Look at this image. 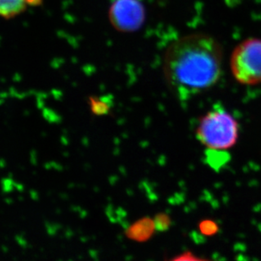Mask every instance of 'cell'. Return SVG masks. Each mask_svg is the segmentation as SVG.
<instances>
[{"label":"cell","instance_id":"1","mask_svg":"<svg viewBox=\"0 0 261 261\" xmlns=\"http://www.w3.org/2000/svg\"><path fill=\"white\" fill-rule=\"evenodd\" d=\"M223 50L216 38L203 32L185 35L164 54L163 74L171 91L181 101L208 91L219 82Z\"/></svg>","mask_w":261,"mask_h":261},{"label":"cell","instance_id":"5","mask_svg":"<svg viewBox=\"0 0 261 261\" xmlns=\"http://www.w3.org/2000/svg\"><path fill=\"white\" fill-rule=\"evenodd\" d=\"M42 4V0H0V18L12 19Z\"/></svg>","mask_w":261,"mask_h":261},{"label":"cell","instance_id":"6","mask_svg":"<svg viewBox=\"0 0 261 261\" xmlns=\"http://www.w3.org/2000/svg\"><path fill=\"white\" fill-rule=\"evenodd\" d=\"M90 105H91V112L97 116H103L109 114L112 104L107 101L104 97H90Z\"/></svg>","mask_w":261,"mask_h":261},{"label":"cell","instance_id":"4","mask_svg":"<svg viewBox=\"0 0 261 261\" xmlns=\"http://www.w3.org/2000/svg\"><path fill=\"white\" fill-rule=\"evenodd\" d=\"M108 15L118 32H136L145 22V6L141 0H112Z\"/></svg>","mask_w":261,"mask_h":261},{"label":"cell","instance_id":"3","mask_svg":"<svg viewBox=\"0 0 261 261\" xmlns=\"http://www.w3.org/2000/svg\"><path fill=\"white\" fill-rule=\"evenodd\" d=\"M230 69L240 84H261L260 38L251 37L237 45L230 58Z\"/></svg>","mask_w":261,"mask_h":261},{"label":"cell","instance_id":"2","mask_svg":"<svg viewBox=\"0 0 261 261\" xmlns=\"http://www.w3.org/2000/svg\"><path fill=\"white\" fill-rule=\"evenodd\" d=\"M239 133V123L222 106L213 107L207 112L196 128L200 143L214 151L231 149L237 143Z\"/></svg>","mask_w":261,"mask_h":261}]
</instances>
